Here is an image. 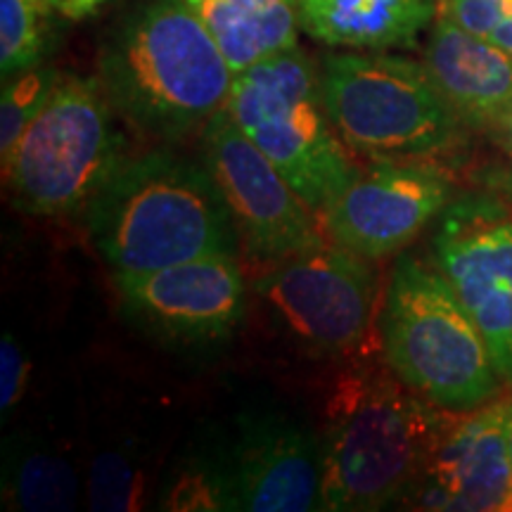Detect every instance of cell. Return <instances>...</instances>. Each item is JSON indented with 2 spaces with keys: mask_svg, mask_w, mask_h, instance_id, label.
Instances as JSON below:
<instances>
[{
  "mask_svg": "<svg viewBox=\"0 0 512 512\" xmlns=\"http://www.w3.org/2000/svg\"><path fill=\"white\" fill-rule=\"evenodd\" d=\"M235 74L299 46L297 0H185Z\"/></svg>",
  "mask_w": 512,
  "mask_h": 512,
  "instance_id": "e0dca14e",
  "label": "cell"
},
{
  "mask_svg": "<svg viewBox=\"0 0 512 512\" xmlns=\"http://www.w3.org/2000/svg\"><path fill=\"white\" fill-rule=\"evenodd\" d=\"M422 62L467 131H501L512 110L510 53L441 12L430 27Z\"/></svg>",
  "mask_w": 512,
  "mask_h": 512,
  "instance_id": "9a60e30c",
  "label": "cell"
},
{
  "mask_svg": "<svg viewBox=\"0 0 512 512\" xmlns=\"http://www.w3.org/2000/svg\"><path fill=\"white\" fill-rule=\"evenodd\" d=\"M512 396H496L467 413H451L401 508L512 510Z\"/></svg>",
  "mask_w": 512,
  "mask_h": 512,
  "instance_id": "4fadbf2b",
  "label": "cell"
},
{
  "mask_svg": "<svg viewBox=\"0 0 512 512\" xmlns=\"http://www.w3.org/2000/svg\"><path fill=\"white\" fill-rule=\"evenodd\" d=\"M233 510L309 512L323 501L320 434L280 408H252L230 441Z\"/></svg>",
  "mask_w": 512,
  "mask_h": 512,
  "instance_id": "5bb4252c",
  "label": "cell"
},
{
  "mask_svg": "<svg viewBox=\"0 0 512 512\" xmlns=\"http://www.w3.org/2000/svg\"><path fill=\"white\" fill-rule=\"evenodd\" d=\"M50 3L67 22H83V19L100 15L102 10L119 3V0H50Z\"/></svg>",
  "mask_w": 512,
  "mask_h": 512,
  "instance_id": "d4e9b609",
  "label": "cell"
},
{
  "mask_svg": "<svg viewBox=\"0 0 512 512\" xmlns=\"http://www.w3.org/2000/svg\"><path fill=\"white\" fill-rule=\"evenodd\" d=\"M200 140L204 164L233 214L240 247L252 264L268 268L323 240L313 209L223 107L204 124Z\"/></svg>",
  "mask_w": 512,
  "mask_h": 512,
  "instance_id": "9c48e42d",
  "label": "cell"
},
{
  "mask_svg": "<svg viewBox=\"0 0 512 512\" xmlns=\"http://www.w3.org/2000/svg\"><path fill=\"white\" fill-rule=\"evenodd\" d=\"M29 377V358L12 332H5L0 344V413L3 420L15 411Z\"/></svg>",
  "mask_w": 512,
  "mask_h": 512,
  "instance_id": "cb8c5ba5",
  "label": "cell"
},
{
  "mask_svg": "<svg viewBox=\"0 0 512 512\" xmlns=\"http://www.w3.org/2000/svg\"><path fill=\"white\" fill-rule=\"evenodd\" d=\"M254 287L275 330L313 358L354 354L380 313L373 259L332 240L268 266Z\"/></svg>",
  "mask_w": 512,
  "mask_h": 512,
  "instance_id": "ba28073f",
  "label": "cell"
},
{
  "mask_svg": "<svg viewBox=\"0 0 512 512\" xmlns=\"http://www.w3.org/2000/svg\"><path fill=\"white\" fill-rule=\"evenodd\" d=\"M223 110L318 214L361 171L330 119L318 62L304 48L235 74Z\"/></svg>",
  "mask_w": 512,
  "mask_h": 512,
  "instance_id": "5b68a950",
  "label": "cell"
},
{
  "mask_svg": "<svg viewBox=\"0 0 512 512\" xmlns=\"http://www.w3.org/2000/svg\"><path fill=\"white\" fill-rule=\"evenodd\" d=\"M62 72L50 64L27 69V72L3 79L0 93V157H8L27 126L43 110L55 86L60 83Z\"/></svg>",
  "mask_w": 512,
  "mask_h": 512,
  "instance_id": "44dd1931",
  "label": "cell"
},
{
  "mask_svg": "<svg viewBox=\"0 0 512 512\" xmlns=\"http://www.w3.org/2000/svg\"><path fill=\"white\" fill-rule=\"evenodd\" d=\"M439 0H297L299 29L332 50L415 48Z\"/></svg>",
  "mask_w": 512,
  "mask_h": 512,
  "instance_id": "2e32d148",
  "label": "cell"
},
{
  "mask_svg": "<svg viewBox=\"0 0 512 512\" xmlns=\"http://www.w3.org/2000/svg\"><path fill=\"white\" fill-rule=\"evenodd\" d=\"M377 328L387 368L441 411H475L501 392L482 330L434 261L396 256Z\"/></svg>",
  "mask_w": 512,
  "mask_h": 512,
  "instance_id": "277c9868",
  "label": "cell"
},
{
  "mask_svg": "<svg viewBox=\"0 0 512 512\" xmlns=\"http://www.w3.org/2000/svg\"><path fill=\"white\" fill-rule=\"evenodd\" d=\"M439 3H444V0H439Z\"/></svg>",
  "mask_w": 512,
  "mask_h": 512,
  "instance_id": "83f0119b",
  "label": "cell"
},
{
  "mask_svg": "<svg viewBox=\"0 0 512 512\" xmlns=\"http://www.w3.org/2000/svg\"><path fill=\"white\" fill-rule=\"evenodd\" d=\"M121 313L145 335L178 349L228 342L247 313L238 256L214 254L150 273L114 275Z\"/></svg>",
  "mask_w": 512,
  "mask_h": 512,
  "instance_id": "30bf717a",
  "label": "cell"
},
{
  "mask_svg": "<svg viewBox=\"0 0 512 512\" xmlns=\"http://www.w3.org/2000/svg\"><path fill=\"white\" fill-rule=\"evenodd\" d=\"M119 119L98 76L62 74L43 110L3 159L12 204L43 219L86 211L128 159Z\"/></svg>",
  "mask_w": 512,
  "mask_h": 512,
  "instance_id": "52a82bcc",
  "label": "cell"
},
{
  "mask_svg": "<svg viewBox=\"0 0 512 512\" xmlns=\"http://www.w3.org/2000/svg\"><path fill=\"white\" fill-rule=\"evenodd\" d=\"M446 174L422 159H373L320 211L325 238L380 261L401 254L453 200Z\"/></svg>",
  "mask_w": 512,
  "mask_h": 512,
  "instance_id": "7c38bea8",
  "label": "cell"
},
{
  "mask_svg": "<svg viewBox=\"0 0 512 512\" xmlns=\"http://www.w3.org/2000/svg\"><path fill=\"white\" fill-rule=\"evenodd\" d=\"M3 494L5 501L22 510H72L79 482L62 458L24 448L5 463Z\"/></svg>",
  "mask_w": 512,
  "mask_h": 512,
  "instance_id": "ffe728a7",
  "label": "cell"
},
{
  "mask_svg": "<svg viewBox=\"0 0 512 512\" xmlns=\"http://www.w3.org/2000/svg\"><path fill=\"white\" fill-rule=\"evenodd\" d=\"M339 138L368 159H437L463 145V121L425 62L389 50H332L318 62Z\"/></svg>",
  "mask_w": 512,
  "mask_h": 512,
  "instance_id": "8992f818",
  "label": "cell"
},
{
  "mask_svg": "<svg viewBox=\"0 0 512 512\" xmlns=\"http://www.w3.org/2000/svg\"><path fill=\"white\" fill-rule=\"evenodd\" d=\"M140 486L143 484L133 465L124 456L107 453L93 465L88 494H91L93 508L128 510L140 498Z\"/></svg>",
  "mask_w": 512,
  "mask_h": 512,
  "instance_id": "7402d4cb",
  "label": "cell"
},
{
  "mask_svg": "<svg viewBox=\"0 0 512 512\" xmlns=\"http://www.w3.org/2000/svg\"><path fill=\"white\" fill-rule=\"evenodd\" d=\"M235 72L185 0H138L112 24L98 81L126 124L159 140L202 131Z\"/></svg>",
  "mask_w": 512,
  "mask_h": 512,
  "instance_id": "6da1fadb",
  "label": "cell"
},
{
  "mask_svg": "<svg viewBox=\"0 0 512 512\" xmlns=\"http://www.w3.org/2000/svg\"><path fill=\"white\" fill-rule=\"evenodd\" d=\"M162 510H233L230 441L190 446L166 472L157 489Z\"/></svg>",
  "mask_w": 512,
  "mask_h": 512,
  "instance_id": "ac0fdd59",
  "label": "cell"
},
{
  "mask_svg": "<svg viewBox=\"0 0 512 512\" xmlns=\"http://www.w3.org/2000/svg\"><path fill=\"white\" fill-rule=\"evenodd\" d=\"M503 136V145L505 150H508V155L512 157V110L508 112V117H505L501 131H498Z\"/></svg>",
  "mask_w": 512,
  "mask_h": 512,
  "instance_id": "484cf974",
  "label": "cell"
},
{
  "mask_svg": "<svg viewBox=\"0 0 512 512\" xmlns=\"http://www.w3.org/2000/svg\"><path fill=\"white\" fill-rule=\"evenodd\" d=\"M83 216L95 252L114 275L150 273L214 254L238 256L242 249L204 159L166 147L126 159Z\"/></svg>",
  "mask_w": 512,
  "mask_h": 512,
  "instance_id": "7a4b0ae2",
  "label": "cell"
},
{
  "mask_svg": "<svg viewBox=\"0 0 512 512\" xmlns=\"http://www.w3.org/2000/svg\"><path fill=\"white\" fill-rule=\"evenodd\" d=\"M451 413L432 406L392 370L356 368L332 389L323 444L328 512L396 508L413 489Z\"/></svg>",
  "mask_w": 512,
  "mask_h": 512,
  "instance_id": "3957f363",
  "label": "cell"
},
{
  "mask_svg": "<svg viewBox=\"0 0 512 512\" xmlns=\"http://www.w3.org/2000/svg\"><path fill=\"white\" fill-rule=\"evenodd\" d=\"M510 465H512V411H510Z\"/></svg>",
  "mask_w": 512,
  "mask_h": 512,
  "instance_id": "4316f807",
  "label": "cell"
},
{
  "mask_svg": "<svg viewBox=\"0 0 512 512\" xmlns=\"http://www.w3.org/2000/svg\"><path fill=\"white\" fill-rule=\"evenodd\" d=\"M67 22L50 0H0V74L3 79L41 67L55 53Z\"/></svg>",
  "mask_w": 512,
  "mask_h": 512,
  "instance_id": "d6986e66",
  "label": "cell"
},
{
  "mask_svg": "<svg viewBox=\"0 0 512 512\" xmlns=\"http://www.w3.org/2000/svg\"><path fill=\"white\" fill-rule=\"evenodd\" d=\"M441 5L460 27L498 48L512 36V0H444Z\"/></svg>",
  "mask_w": 512,
  "mask_h": 512,
  "instance_id": "603a6c76",
  "label": "cell"
},
{
  "mask_svg": "<svg viewBox=\"0 0 512 512\" xmlns=\"http://www.w3.org/2000/svg\"><path fill=\"white\" fill-rule=\"evenodd\" d=\"M432 261L475 318L503 384H512V214L453 200L432 233Z\"/></svg>",
  "mask_w": 512,
  "mask_h": 512,
  "instance_id": "8fae6325",
  "label": "cell"
}]
</instances>
